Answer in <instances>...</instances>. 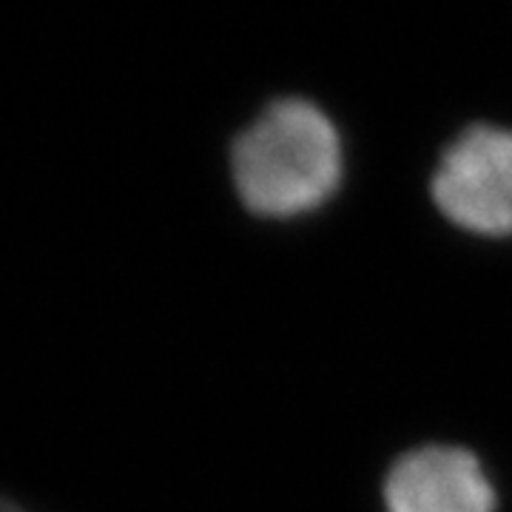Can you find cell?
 Masks as SVG:
<instances>
[{
    "label": "cell",
    "instance_id": "277c9868",
    "mask_svg": "<svg viewBox=\"0 0 512 512\" xmlns=\"http://www.w3.org/2000/svg\"><path fill=\"white\" fill-rule=\"evenodd\" d=\"M0 512H23L18 504H12L9 498H0Z\"/></svg>",
    "mask_w": 512,
    "mask_h": 512
},
{
    "label": "cell",
    "instance_id": "6da1fadb",
    "mask_svg": "<svg viewBox=\"0 0 512 512\" xmlns=\"http://www.w3.org/2000/svg\"><path fill=\"white\" fill-rule=\"evenodd\" d=\"M342 177V143L308 100H279L262 111L234 146L242 202L262 217H296L319 208Z\"/></svg>",
    "mask_w": 512,
    "mask_h": 512
},
{
    "label": "cell",
    "instance_id": "3957f363",
    "mask_svg": "<svg viewBox=\"0 0 512 512\" xmlns=\"http://www.w3.org/2000/svg\"><path fill=\"white\" fill-rule=\"evenodd\" d=\"M387 512H495V493L473 453L433 444L407 453L384 484Z\"/></svg>",
    "mask_w": 512,
    "mask_h": 512
},
{
    "label": "cell",
    "instance_id": "7a4b0ae2",
    "mask_svg": "<svg viewBox=\"0 0 512 512\" xmlns=\"http://www.w3.org/2000/svg\"><path fill=\"white\" fill-rule=\"evenodd\" d=\"M444 217L481 237L512 234V128L473 126L444 151L433 177Z\"/></svg>",
    "mask_w": 512,
    "mask_h": 512
}]
</instances>
